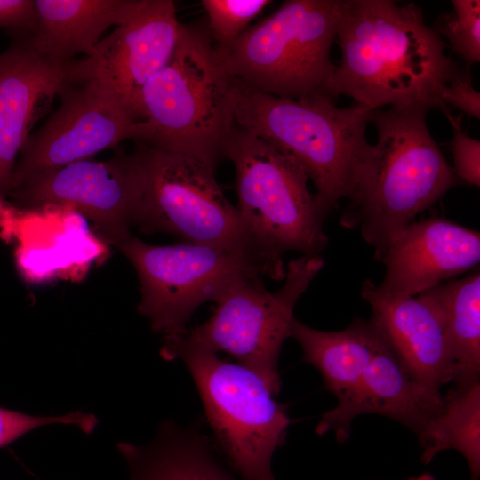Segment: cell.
<instances>
[{
    "label": "cell",
    "mask_w": 480,
    "mask_h": 480,
    "mask_svg": "<svg viewBox=\"0 0 480 480\" xmlns=\"http://www.w3.org/2000/svg\"><path fill=\"white\" fill-rule=\"evenodd\" d=\"M336 40L334 100L345 95L371 110L422 104L452 116L440 92L460 64L416 4L341 0Z\"/></svg>",
    "instance_id": "cell-1"
},
{
    "label": "cell",
    "mask_w": 480,
    "mask_h": 480,
    "mask_svg": "<svg viewBox=\"0 0 480 480\" xmlns=\"http://www.w3.org/2000/svg\"><path fill=\"white\" fill-rule=\"evenodd\" d=\"M422 104L372 110L370 144L340 224L360 229L380 261L392 239L461 181L430 133Z\"/></svg>",
    "instance_id": "cell-2"
},
{
    "label": "cell",
    "mask_w": 480,
    "mask_h": 480,
    "mask_svg": "<svg viewBox=\"0 0 480 480\" xmlns=\"http://www.w3.org/2000/svg\"><path fill=\"white\" fill-rule=\"evenodd\" d=\"M233 77L204 22L181 23L170 62L143 87L126 140L196 157L213 170L235 125Z\"/></svg>",
    "instance_id": "cell-3"
},
{
    "label": "cell",
    "mask_w": 480,
    "mask_h": 480,
    "mask_svg": "<svg viewBox=\"0 0 480 480\" xmlns=\"http://www.w3.org/2000/svg\"><path fill=\"white\" fill-rule=\"evenodd\" d=\"M233 107L237 126L302 167L328 214L348 198L370 146L366 127L371 109L355 102L340 108L326 97L282 98L236 78Z\"/></svg>",
    "instance_id": "cell-4"
},
{
    "label": "cell",
    "mask_w": 480,
    "mask_h": 480,
    "mask_svg": "<svg viewBox=\"0 0 480 480\" xmlns=\"http://www.w3.org/2000/svg\"><path fill=\"white\" fill-rule=\"evenodd\" d=\"M117 249L137 272L139 313L163 339L181 332L197 308L215 302L238 281H281L286 272L283 259L248 243L153 245L131 236Z\"/></svg>",
    "instance_id": "cell-5"
},
{
    "label": "cell",
    "mask_w": 480,
    "mask_h": 480,
    "mask_svg": "<svg viewBox=\"0 0 480 480\" xmlns=\"http://www.w3.org/2000/svg\"><path fill=\"white\" fill-rule=\"evenodd\" d=\"M341 0H286L234 43L217 47L232 77L292 100L326 97Z\"/></svg>",
    "instance_id": "cell-6"
},
{
    "label": "cell",
    "mask_w": 480,
    "mask_h": 480,
    "mask_svg": "<svg viewBox=\"0 0 480 480\" xmlns=\"http://www.w3.org/2000/svg\"><path fill=\"white\" fill-rule=\"evenodd\" d=\"M324 265L320 255L292 260L284 284L276 292H268L260 277L238 281L214 302L206 321L163 339L160 356L169 361L179 349L227 353L277 396L282 385L279 356L290 338L295 306Z\"/></svg>",
    "instance_id": "cell-7"
},
{
    "label": "cell",
    "mask_w": 480,
    "mask_h": 480,
    "mask_svg": "<svg viewBox=\"0 0 480 480\" xmlns=\"http://www.w3.org/2000/svg\"><path fill=\"white\" fill-rule=\"evenodd\" d=\"M224 159L235 168V207L248 238L283 260L290 251L320 255L328 244L324 223L329 214L309 191L302 167L236 124Z\"/></svg>",
    "instance_id": "cell-8"
},
{
    "label": "cell",
    "mask_w": 480,
    "mask_h": 480,
    "mask_svg": "<svg viewBox=\"0 0 480 480\" xmlns=\"http://www.w3.org/2000/svg\"><path fill=\"white\" fill-rule=\"evenodd\" d=\"M196 387L214 447L242 480H276L272 457L286 439L291 418L253 372L218 354L179 349Z\"/></svg>",
    "instance_id": "cell-9"
},
{
    "label": "cell",
    "mask_w": 480,
    "mask_h": 480,
    "mask_svg": "<svg viewBox=\"0 0 480 480\" xmlns=\"http://www.w3.org/2000/svg\"><path fill=\"white\" fill-rule=\"evenodd\" d=\"M132 155L140 187L133 226L140 231L167 233L192 244H254L212 167L142 143H136Z\"/></svg>",
    "instance_id": "cell-10"
},
{
    "label": "cell",
    "mask_w": 480,
    "mask_h": 480,
    "mask_svg": "<svg viewBox=\"0 0 480 480\" xmlns=\"http://www.w3.org/2000/svg\"><path fill=\"white\" fill-rule=\"evenodd\" d=\"M140 196L132 153L118 151L106 161L90 158L33 173L8 196L21 210L61 207L74 210L96 226L116 248L132 235L130 228Z\"/></svg>",
    "instance_id": "cell-11"
},
{
    "label": "cell",
    "mask_w": 480,
    "mask_h": 480,
    "mask_svg": "<svg viewBox=\"0 0 480 480\" xmlns=\"http://www.w3.org/2000/svg\"><path fill=\"white\" fill-rule=\"evenodd\" d=\"M59 95L60 107L28 136L13 171L10 192L33 173L117 147L138 121L119 97L94 80L67 82Z\"/></svg>",
    "instance_id": "cell-12"
},
{
    "label": "cell",
    "mask_w": 480,
    "mask_h": 480,
    "mask_svg": "<svg viewBox=\"0 0 480 480\" xmlns=\"http://www.w3.org/2000/svg\"><path fill=\"white\" fill-rule=\"evenodd\" d=\"M180 24L172 1L144 0L130 19L100 39L92 55L65 64L67 82L104 84L139 121L141 91L172 58Z\"/></svg>",
    "instance_id": "cell-13"
},
{
    "label": "cell",
    "mask_w": 480,
    "mask_h": 480,
    "mask_svg": "<svg viewBox=\"0 0 480 480\" xmlns=\"http://www.w3.org/2000/svg\"><path fill=\"white\" fill-rule=\"evenodd\" d=\"M378 288L415 296L467 273L480 262V233L441 217L412 221L389 243Z\"/></svg>",
    "instance_id": "cell-14"
},
{
    "label": "cell",
    "mask_w": 480,
    "mask_h": 480,
    "mask_svg": "<svg viewBox=\"0 0 480 480\" xmlns=\"http://www.w3.org/2000/svg\"><path fill=\"white\" fill-rule=\"evenodd\" d=\"M361 296L372 308V322L413 377L436 393L452 383L454 364L445 322L429 296L390 295L371 279L363 282Z\"/></svg>",
    "instance_id": "cell-15"
},
{
    "label": "cell",
    "mask_w": 480,
    "mask_h": 480,
    "mask_svg": "<svg viewBox=\"0 0 480 480\" xmlns=\"http://www.w3.org/2000/svg\"><path fill=\"white\" fill-rule=\"evenodd\" d=\"M442 404L443 394L421 384L385 343L348 396L322 415L316 432H334L337 441L343 443L349 438L354 419L378 414L403 424L420 442Z\"/></svg>",
    "instance_id": "cell-16"
},
{
    "label": "cell",
    "mask_w": 480,
    "mask_h": 480,
    "mask_svg": "<svg viewBox=\"0 0 480 480\" xmlns=\"http://www.w3.org/2000/svg\"><path fill=\"white\" fill-rule=\"evenodd\" d=\"M0 53V196L7 198L20 150L37 106L67 83L65 64L38 55L24 35Z\"/></svg>",
    "instance_id": "cell-17"
},
{
    "label": "cell",
    "mask_w": 480,
    "mask_h": 480,
    "mask_svg": "<svg viewBox=\"0 0 480 480\" xmlns=\"http://www.w3.org/2000/svg\"><path fill=\"white\" fill-rule=\"evenodd\" d=\"M144 0H35L36 26L24 35L44 60L67 64L77 53L92 54L110 26L130 19Z\"/></svg>",
    "instance_id": "cell-18"
},
{
    "label": "cell",
    "mask_w": 480,
    "mask_h": 480,
    "mask_svg": "<svg viewBox=\"0 0 480 480\" xmlns=\"http://www.w3.org/2000/svg\"><path fill=\"white\" fill-rule=\"evenodd\" d=\"M203 423L181 426L165 420L148 444L118 443L129 480H238L220 461Z\"/></svg>",
    "instance_id": "cell-19"
},
{
    "label": "cell",
    "mask_w": 480,
    "mask_h": 480,
    "mask_svg": "<svg viewBox=\"0 0 480 480\" xmlns=\"http://www.w3.org/2000/svg\"><path fill=\"white\" fill-rule=\"evenodd\" d=\"M290 338L302 349V361L322 375L326 388L344 401L386 343L372 320L354 319L344 330L312 328L294 317Z\"/></svg>",
    "instance_id": "cell-20"
},
{
    "label": "cell",
    "mask_w": 480,
    "mask_h": 480,
    "mask_svg": "<svg viewBox=\"0 0 480 480\" xmlns=\"http://www.w3.org/2000/svg\"><path fill=\"white\" fill-rule=\"evenodd\" d=\"M440 308L448 332L454 374L452 383L480 380V274L448 280L423 292Z\"/></svg>",
    "instance_id": "cell-21"
},
{
    "label": "cell",
    "mask_w": 480,
    "mask_h": 480,
    "mask_svg": "<svg viewBox=\"0 0 480 480\" xmlns=\"http://www.w3.org/2000/svg\"><path fill=\"white\" fill-rule=\"evenodd\" d=\"M421 461L429 463L439 452L455 450L468 462L471 480L480 476V380L452 384L443 395L441 409L419 442Z\"/></svg>",
    "instance_id": "cell-22"
},
{
    "label": "cell",
    "mask_w": 480,
    "mask_h": 480,
    "mask_svg": "<svg viewBox=\"0 0 480 480\" xmlns=\"http://www.w3.org/2000/svg\"><path fill=\"white\" fill-rule=\"evenodd\" d=\"M432 28L464 62H480V1L452 0V10L438 16Z\"/></svg>",
    "instance_id": "cell-23"
},
{
    "label": "cell",
    "mask_w": 480,
    "mask_h": 480,
    "mask_svg": "<svg viewBox=\"0 0 480 480\" xmlns=\"http://www.w3.org/2000/svg\"><path fill=\"white\" fill-rule=\"evenodd\" d=\"M271 3L269 0H202L206 24L217 47L234 43Z\"/></svg>",
    "instance_id": "cell-24"
},
{
    "label": "cell",
    "mask_w": 480,
    "mask_h": 480,
    "mask_svg": "<svg viewBox=\"0 0 480 480\" xmlns=\"http://www.w3.org/2000/svg\"><path fill=\"white\" fill-rule=\"evenodd\" d=\"M52 424L76 426L90 434L97 427L98 419L93 414L81 412L61 416H35L0 407V448L33 429Z\"/></svg>",
    "instance_id": "cell-25"
},
{
    "label": "cell",
    "mask_w": 480,
    "mask_h": 480,
    "mask_svg": "<svg viewBox=\"0 0 480 480\" xmlns=\"http://www.w3.org/2000/svg\"><path fill=\"white\" fill-rule=\"evenodd\" d=\"M448 120L453 131L450 142L453 159L452 167L461 182L479 187L480 141L461 129L460 118H456L452 115Z\"/></svg>",
    "instance_id": "cell-26"
},
{
    "label": "cell",
    "mask_w": 480,
    "mask_h": 480,
    "mask_svg": "<svg viewBox=\"0 0 480 480\" xmlns=\"http://www.w3.org/2000/svg\"><path fill=\"white\" fill-rule=\"evenodd\" d=\"M440 100L447 108L452 106L468 116L480 118V93L473 85L470 67L459 65L442 86Z\"/></svg>",
    "instance_id": "cell-27"
},
{
    "label": "cell",
    "mask_w": 480,
    "mask_h": 480,
    "mask_svg": "<svg viewBox=\"0 0 480 480\" xmlns=\"http://www.w3.org/2000/svg\"><path fill=\"white\" fill-rule=\"evenodd\" d=\"M36 26L35 0H0V28L10 36L29 35Z\"/></svg>",
    "instance_id": "cell-28"
},
{
    "label": "cell",
    "mask_w": 480,
    "mask_h": 480,
    "mask_svg": "<svg viewBox=\"0 0 480 480\" xmlns=\"http://www.w3.org/2000/svg\"><path fill=\"white\" fill-rule=\"evenodd\" d=\"M408 480H436V479L431 474L424 473L419 476L411 477Z\"/></svg>",
    "instance_id": "cell-29"
}]
</instances>
